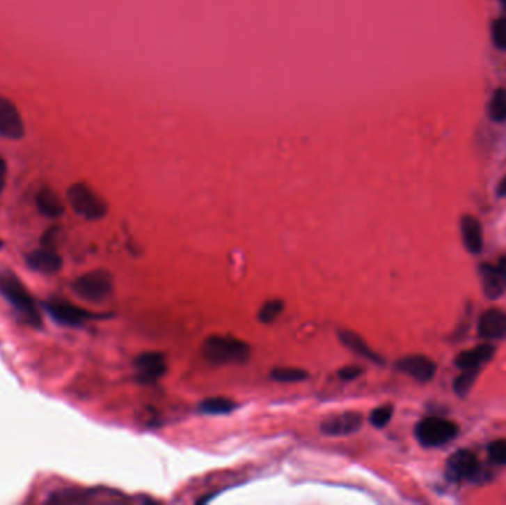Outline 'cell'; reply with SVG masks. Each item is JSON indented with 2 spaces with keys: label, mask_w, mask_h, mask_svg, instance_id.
Returning <instances> with one entry per match:
<instances>
[{
  "label": "cell",
  "mask_w": 506,
  "mask_h": 505,
  "mask_svg": "<svg viewBox=\"0 0 506 505\" xmlns=\"http://www.w3.org/2000/svg\"><path fill=\"white\" fill-rule=\"evenodd\" d=\"M478 272L486 295L490 300L500 298L506 290V256L496 264H481Z\"/></svg>",
  "instance_id": "8"
},
{
  "label": "cell",
  "mask_w": 506,
  "mask_h": 505,
  "mask_svg": "<svg viewBox=\"0 0 506 505\" xmlns=\"http://www.w3.org/2000/svg\"><path fill=\"white\" fill-rule=\"evenodd\" d=\"M67 201L77 215L89 221H98L107 215L109 206L104 199L84 182H77L70 187L67 192Z\"/></svg>",
  "instance_id": "3"
},
{
  "label": "cell",
  "mask_w": 506,
  "mask_h": 505,
  "mask_svg": "<svg viewBox=\"0 0 506 505\" xmlns=\"http://www.w3.org/2000/svg\"><path fill=\"white\" fill-rule=\"evenodd\" d=\"M395 368L400 372H403L409 375V377L416 380L418 382L431 381L434 378L435 372H437V365H435V362L422 355L404 356L397 360Z\"/></svg>",
  "instance_id": "11"
},
{
  "label": "cell",
  "mask_w": 506,
  "mask_h": 505,
  "mask_svg": "<svg viewBox=\"0 0 506 505\" xmlns=\"http://www.w3.org/2000/svg\"><path fill=\"white\" fill-rule=\"evenodd\" d=\"M36 206L39 212L48 218H60L64 215V202L49 187H43L36 194Z\"/></svg>",
  "instance_id": "18"
},
{
  "label": "cell",
  "mask_w": 506,
  "mask_h": 505,
  "mask_svg": "<svg viewBox=\"0 0 506 505\" xmlns=\"http://www.w3.org/2000/svg\"><path fill=\"white\" fill-rule=\"evenodd\" d=\"M203 357L214 365H231L249 360L251 345L239 338L228 335L207 336L202 345Z\"/></svg>",
  "instance_id": "2"
},
{
  "label": "cell",
  "mask_w": 506,
  "mask_h": 505,
  "mask_svg": "<svg viewBox=\"0 0 506 505\" xmlns=\"http://www.w3.org/2000/svg\"><path fill=\"white\" fill-rule=\"evenodd\" d=\"M447 479L452 481L462 480H478L482 479V469L478 458L466 449L454 452L445 465Z\"/></svg>",
  "instance_id": "7"
},
{
  "label": "cell",
  "mask_w": 506,
  "mask_h": 505,
  "mask_svg": "<svg viewBox=\"0 0 506 505\" xmlns=\"http://www.w3.org/2000/svg\"><path fill=\"white\" fill-rule=\"evenodd\" d=\"M45 309L56 323L68 327H81L86 320L101 319L102 317L101 314L90 313L63 300H52L45 302Z\"/></svg>",
  "instance_id": "6"
},
{
  "label": "cell",
  "mask_w": 506,
  "mask_h": 505,
  "mask_svg": "<svg viewBox=\"0 0 506 505\" xmlns=\"http://www.w3.org/2000/svg\"><path fill=\"white\" fill-rule=\"evenodd\" d=\"M0 295L15 310L21 320L31 327L42 326V316L27 288L13 272L0 273Z\"/></svg>",
  "instance_id": "1"
},
{
  "label": "cell",
  "mask_w": 506,
  "mask_h": 505,
  "mask_svg": "<svg viewBox=\"0 0 506 505\" xmlns=\"http://www.w3.org/2000/svg\"><path fill=\"white\" fill-rule=\"evenodd\" d=\"M135 368L138 369L136 380L141 384H152L159 381L166 372V357L157 351L143 353L135 359Z\"/></svg>",
  "instance_id": "10"
},
{
  "label": "cell",
  "mask_w": 506,
  "mask_h": 505,
  "mask_svg": "<svg viewBox=\"0 0 506 505\" xmlns=\"http://www.w3.org/2000/svg\"><path fill=\"white\" fill-rule=\"evenodd\" d=\"M493 42L499 49H506V17H500L493 22Z\"/></svg>",
  "instance_id": "26"
},
{
  "label": "cell",
  "mask_w": 506,
  "mask_h": 505,
  "mask_svg": "<svg viewBox=\"0 0 506 505\" xmlns=\"http://www.w3.org/2000/svg\"><path fill=\"white\" fill-rule=\"evenodd\" d=\"M24 134V121H22L17 105L0 95V137L8 139H21Z\"/></svg>",
  "instance_id": "9"
},
{
  "label": "cell",
  "mask_w": 506,
  "mask_h": 505,
  "mask_svg": "<svg viewBox=\"0 0 506 505\" xmlns=\"http://www.w3.org/2000/svg\"><path fill=\"white\" fill-rule=\"evenodd\" d=\"M6 177H8V164L3 157H0V194H2L6 185Z\"/></svg>",
  "instance_id": "28"
},
{
  "label": "cell",
  "mask_w": 506,
  "mask_h": 505,
  "mask_svg": "<svg viewBox=\"0 0 506 505\" xmlns=\"http://www.w3.org/2000/svg\"><path fill=\"white\" fill-rule=\"evenodd\" d=\"M478 336L486 341L506 339V311L500 309H489L480 316Z\"/></svg>",
  "instance_id": "13"
},
{
  "label": "cell",
  "mask_w": 506,
  "mask_h": 505,
  "mask_svg": "<svg viewBox=\"0 0 506 505\" xmlns=\"http://www.w3.org/2000/svg\"><path fill=\"white\" fill-rule=\"evenodd\" d=\"M462 372L464 373L459 375V377L454 380V384H453L454 393L459 397H465L471 391V389L474 387L475 380L478 377V371H462Z\"/></svg>",
  "instance_id": "22"
},
{
  "label": "cell",
  "mask_w": 506,
  "mask_h": 505,
  "mask_svg": "<svg viewBox=\"0 0 506 505\" xmlns=\"http://www.w3.org/2000/svg\"><path fill=\"white\" fill-rule=\"evenodd\" d=\"M461 233L468 252L478 255L482 251V228L480 221L475 217L465 215L461 219Z\"/></svg>",
  "instance_id": "16"
},
{
  "label": "cell",
  "mask_w": 506,
  "mask_h": 505,
  "mask_svg": "<svg viewBox=\"0 0 506 505\" xmlns=\"http://www.w3.org/2000/svg\"><path fill=\"white\" fill-rule=\"evenodd\" d=\"M498 194H499L500 197H505V196H506V177L500 181V184H499V187H498Z\"/></svg>",
  "instance_id": "29"
},
{
  "label": "cell",
  "mask_w": 506,
  "mask_h": 505,
  "mask_svg": "<svg viewBox=\"0 0 506 505\" xmlns=\"http://www.w3.org/2000/svg\"><path fill=\"white\" fill-rule=\"evenodd\" d=\"M363 427V417L358 412H342L332 415L322 422V433L326 436H351Z\"/></svg>",
  "instance_id": "12"
},
{
  "label": "cell",
  "mask_w": 506,
  "mask_h": 505,
  "mask_svg": "<svg viewBox=\"0 0 506 505\" xmlns=\"http://www.w3.org/2000/svg\"><path fill=\"white\" fill-rule=\"evenodd\" d=\"M494 355H496V347L490 343H484L462 351L454 359V365L461 371H480V368L490 362Z\"/></svg>",
  "instance_id": "14"
},
{
  "label": "cell",
  "mask_w": 506,
  "mask_h": 505,
  "mask_svg": "<svg viewBox=\"0 0 506 505\" xmlns=\"http://www.w3.org/2000/svg\"><path fill=\"white\" fill-rule=\"evenodd\" d=\"M235 402L227 397H210L198 405V410L206 415H226L235 409Z\"/></svg>",
  "instance_id": "19"
},
{
  "label": "cell",
  "mask_w": 506,
  "mask_h": 505,
  "mask_svg": "<svg viewBox=\"0 0 506 505\" xmlns=\"http://www.w3.org/2000/svg\"><path fill=\"white\" fill-rule=\"evenodd\" d=\"M338 335H339V341L342 343L347 348H349L352 353H356V355L361 356L363 359H367L373 363H378V365H381V363L384 362L382 357L378 353H374V351L369 347V344L364 341V338L360 336L357 332L345 329V331H339Z\"/></svg>",
  "instance_id": "17"
},
{
  "label": "cell",
  "mask_w": 506,
  "mask_h": 505,
  "mask_svg": "<svg viewBox=\"0 0 506 505\" xmlns=\"http://www.w3.org/2000/svg\"><path fill=\"white\" fill-rule=\"evenodd\" d=\"M490 116L494 122L506 121V91H494L490 101Z\"/></svg>",
  "instance_id": "21"
},
{
  "label": "cell",
  "mask_w": 506,
  "mask_h": 505,
  "mask_svg": "<svg viewBox=\"0 0 506 505\" xmlns=\"http://www.w3.org/2000/svg\"><path fill=\"white\" fill-rule=\"evenodd\" d=\"M500 2H502V5H503V8H506V0H500Z\"/></svg>",
  "instance_id": "30"
},
{
  "label": "cell",
  "mask_w": 506,
  "mask_h": 505,
  "mask_svg": "<svg viewBox=\"0 0 506 505\" xmlns=\"http://www.w3.org/2000/svg\"><path fill=\"white\" fill-rule=\"evenodd\" d=\"M283 309H285L283 301L280 300L267 301L261 307L260 313H258V317H260V320L262 323H273L274 320H277V317L281 314Z\"/></svg>",
  "instance_id": "23"
},
{
  "label": "cell",
  "mask_w": 506,
  "mask_h": 505,
  "mask_svg": "<svg viewBox=\"0 0 506 505\" xmlns=\"http://www.w3.org/2000/svg\"><path fill=\"white\" fill-rule=\"evenodd\" d=\"M361 373H363V369H361V368H358V366H345V368H342V369H340V371L338 372L339 378H340V380H344V381H352V380H356V378H358V377H360Z\"/></svg>",
  "instance_id": "27"
},
{
  "label": "cell",
  "mask_w": 506,
  "mask_h": 505,
  "mask_svg": "<svg viewBox=\"0 0 506 505\" xmlns=\"http://www.w3.org/2000/svg\"><path fill=\"white\" fill-rule=\"evenodd\" d=\"M459 433L454 422L440 417H428L418 422L415 436L423 448H438L452 442Z\"/></svg>",
  "instance_id": "5"
},
{
  "label": "cell",
  "mask_w": 506,
  "mask_h": 505,
  "mask_svg": "<svg viewBox=\"0 0 506 505\" xmlns=\"http://www.w3.org/2000/svg\"><path fill=\"white\" fill-rule=\"evenodd\" d=\"M394 414V407L391 405H384L376 407L370 415V424L376 428H384L391 421Z\"/></svg>",
  "instance_id": "24"
},
{
  "label": "cell",
  "mask_w": 506,
  "mask_h": 505,
  "mask_svg": "<svg viewBox=\"0 0 506 505\" xmlns=\"http://www.w3.org/2000/svg\"><path fill=\"white\" fill-rule=\"evenodd\" d=\"M113 288V277L105 270H95V272L80 276L72 285L73 292L80 300L93 304H98L110 298Z\"/></svg>",
  "instance_id": "4"
},
{
  "label": "cell",
  "mask_w": 506,
  "mask_h": 505,
  "mask_svg": "<svg viewBox=\"0 0 506 505\" xmlns=\"http://www.w3.org/2000/svg\"><path fill=\"white\" fill-rule=\"evenodd\" d=\"M487 452L493 463H496L499 465H506V439L491 442L489 444Z\"/></svg>",
  "instance_id": "25"
},
{
  "label": "cell",
  "mask_w": 506,
  "mask_h": 505,
  "mask_svg": "<svg viewBox=\"0 0 506 505\" xmlns=\"http://www.w3.org/2000/svg\"><path fill=\"white\" fill-rule=\"evenodd\" d=\"M26 261L31 270L43 274H54L63 268L61 255L55 252L51 246H43L42 249L30 252Z\"/></svg>",
  "instance_id": "15"
},
{
  "label": "cell",
  "mask_w": 506,
  "mask_h": 505,
  "mask_svg": "<svg viewBox=\"0 0 506 505\" xmlns=\"http://www.w3.org/2000/svg\"><path fill=\"white\" fill-rule=\"evenodd\" d=\"M269 378L277 382H299L308 378V372L299 368H274L269 373Z\"/></svg>",
  "instance_id": "20"
}]
</instances>
